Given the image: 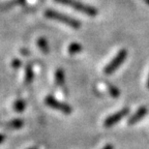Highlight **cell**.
<instances>
[{
	"instance_id": "1",
	"label": "cell",
	"mask_w": 149,
	"mask_h": 149,
	"mask_svg": "<svg viewBox=\"0 0 149 149\" xmlns=\"http://www.w3.org/2000/svg\"><path fill=\"white\" fill-rule=\"evenodd\" d=\"M46 17L47 19H55V20H58L60 22H63V23H66L67 25L71 26L74 29H77L80 27V23L77 22V20L72 19V17H68V16H65V15L61 14V13H58V12H55L53 10H47L46 13Z\"/></svg>"
},
{
	"instance_id": "2",
	"label": "cell",
	"mask_w": 149,
	"mask_h": 149,
	"mask_svg": "<svg viewBox=\"0 0 149 149\" xmlns=\"http://www.w3.org/2000/svg\"><path fill=\"white\" fill-rule=\"evenodd\" d=\"M58 3H61V4H65L67 6H70V7H73L76 9L77 11L81 12L83 14H86L88 16L94 17L98 14L97 9H95L94 7H91V6L82 4L80 2H77L76 0H56Z\"/></svg>"
},
{
	"instance_id": "3",
	"label": "cell",
	"mask_w": 149,
	"mask_h": 149,
	"mask_svg": "<svg viewBox=\"0 0 149 149\" xmlns=\"http://www.w3.org/2000/svg\"><path fill=\"white\" fill-rule=\"evenodd\" d=\"M127 55H128V52L126 49H123L119 50V52L115 55V57L106 66L105 70H104L105 74H111L112 73H114L115 71L121 66L122 63L125 61Z\"/></svg>"
},
{
	"instance_id": "4",
	"label": "cell",
	"mask_w": 149,
	"mask_h": 149,
	"mask_svg": "<svg viewBox=\"0 0 149 149\" xmlns=\"http://www.w3.org/2000/svg\"><path fill=\"white\" fill-rule=\"evenodd\" d=\"M46 104L47 106H49L50 108L57 109V111L63 112V113H65V114H70V113L72 112V109H71V107L69 105L59 102V101L54 99V98L52 97V96H49L47 98Z\"/></svg>"
},
{
	"instance_id": "5",
	"label": "cell",
	"mask_w": 149,
	"mask_h": 149,
	"mask_svg": "<svg viewBox=\"0 0 149 149\" xmlns=\"http://www.w3.org/2000/svg\"><path fill=\"white\" fill-rule=\"evenodd\" d=\"M129 111H130L129 108L122 109L121 111H119L117 112L113 113L112 115L109 116V117L105 120V122H104V125H105L107 128L113 126L114 124L118 123L119 121H121L125 116H127L128 114H129Z\"/></svg>"
},
{
	"instance_id": "6",
	"label": "cell",
	"mask_w": 149,
	"mask_h": 149,
	"mask_svg": "<svg viewBox=\"0 0 149 149\" xmlns=\"http://www.w3.org/2000/svg\"><path fill=\"white\" fill-rule=\"evenodd\" d=\"M147 112H148V111H147L146 107H141V108H139L138 111H136L135 114H133L129 118L128 123H129V125H134V124L138 123L139 121H141V119L147 114Z\"/></svg>"
},
{
	"instance_id": "7",
	"label": "cell",
	"mask_w": 149,
	"mask_h": 149,
	"mask_svg": "<svg viewBox=\"0 0 149 149\" xmlns=\"http://www.w3.org/2000/svg\"><path fill=\"white\" fill-rule=\"evenodd\" d=\"M55 80H56V83L61 86V87L64 88V85H65V74L63 72L62 69H58L56 71L55 73Z\"/></svg>"
},
{
	"instance_id": "8",
	"label": "cell",
	"mask_w": 149,
	"mask_h": 149,
	"mask_svg": "<svg viewBox=\"0 0 149 149\" xmlns=\"http://www.w3.org/2000/svg\"><path fill=\"white\" fill-rule=\"evenodd\" d=\"M38 46H39L40 49L44 53H49V45H47V40L45 38H39V40H38Z\"/></svg>"
},
{
	"instance_id": "9",
	"label": "cell",
	"mask_w": 149,
	"mask_h": 149,
	"mask_svg": "<svg viewBox=\"0 0 149 149\" xmlns=\"http://www.w3.org/2000/svg\"><path fill=\"white\" fill-rule=\"evenodd\" d=\"M33 77H34V72L32 70L31 65H28L25 69V82L30 83L33 80Z\"/></svg>"
},
{
	"instance_id": "10",
	"label": "cell",
	"mask_w": 149,
	"mask_h": 149,
	"mask_svg": "<svg viewBox=\"0 0 149 149\" xmlns=\"http://www.w3.org/2000/svg\"><path fill=\"white\" fill-rule=\"evenodd\" d=\"M81 49H82L81 46H80L79 44H77V43L71 44L70 46H69V49H68L70 54H76V53L81 52Z\"/></svg>"
},
{
	"instance_id": "11",
	"label": "cell",
	"mask_w": 149,
	"mask_h": 149,
	"mask_svg": "<svg viewBox=\"0 0 149 149\" xmlns=\"http://www.w3.org/2000/svg\"><path fill=\"white\" fill-rule=\"evenodd\" d=\"M14 109L17 112H22L25 109V103L22 100H17L14 105Z\"/></svg>"
},
{
	"instance_id": "12",
	"label": "cell",
	"mask_w": 149,
	"mask_h": 149,
	"mask_svg": "<svg viewBox=\"0 0 149 149\" xmlns=\"http://www.w3.org/2000/svg\"><path fill=\"white\" fill-rule=\"evenodd\" d=\"M23 126V121L22 119H15L9 123V127L12 129H19Z\"/></svg>"
},
{
	"instance_id": "13",
	"label": "cell",
	"mask_w": 149,
	"mask_h": 149,
	"mask_svg": "<svg viewBox=\"0 0 149 149\" xmlns=\"http://www.w3.org/2000/svg\"><path fill=\"white\" fill-rule=\"evenodd\" d=\"M109 94H111V96L113 98H118L120 96V90L114 85L109 86Z\"/></svg>"
},
{
	"instance_id": "14",
	"label": "cell",
	"mask_w": 149,
	"mask_h": 149,
	"mask_svg": "<svg viewBox=\"0 0 149 149\" xmlns=\"http://www.w3.org/2000/svg\"><path fill=\"white\" fill-rule=\"evenodd\" d=\"M12 66H13V68H15V69H17V68H19L22 66V61L19 60V59H15V60L12 62Z\"/></svg>"
},
{
	"instance_id": "15",
	"label": "cell",
	"mask_w": 149,
	"mask_h": 149,
	"mask_svg": "<svg viewBox=\"0 0 149 149\" xmlns=\"http://www.w3.org/2000/svg\"><path fill=\"white\" fill-rule=\"evenodd\" d=\"M5 138L6 136L3 135V134H0V143H2V142L5 141Z\"/></svg>"
},
{
	"instance_id": "16",
	"label": "cell",
	"mask_w": 149,
	"mask_h": 149,
	"mask_svg": "<svg viewBox=\"0 0 149 149\" xmlns=\"http://www.w3.org/2000/svg\"><path fill=\"white\" fill-rule=\"evenodd\" d=\"M102 149H113V145H111V144H107L106 146H104Z\"/></svg>"
},
{
	"instance_id": "17",
	"label": "cell",
	"mask_w": 149,
	"mask_h": 149,
	"mask_svg": "<svg viewBox=\"0 0 149 149\" xmlns=\"http://www.w3.org/2000/svg\"><path fill=\"white\" fill-rule=\"evenodd\" d=\"M147 87L149 89V77H148V80H147Z\"/></svg>"
},
{
	"instance_id": "18",
	"label": "cell",
	"mask_w": 149,
	"mask_h": 149,
	"mask_svg": "<svg viewBox=\"0 0 149 149\" xmlns=\"http://www.w3.org/2000/svg\"><path fill=\"white\" fill-rule=\"evenodd\" d=\"M145 1H146V3L149 5V0H145Z\"/></svg>"
},
{
	"instance_id": "19",
	"label": "cell",
	"mask_w": 149,
	"mask_h": 149,
	"mask_svg": "<svg viewBox=\"0 0 149 149\" xmlns=\"http://www.w3.org/2000/svg\"><path fill=\"white\" fill-rule=\"evenodd\" d=\"M29 149H37V148H35V147H34V148H29Z\"/></svg>"
}]
</instances>
